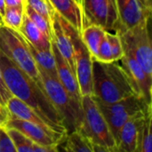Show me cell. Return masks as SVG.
Masks as SVG:
<instances>
[{"mask_svg": "<svg viewBox=\"0 0 152 152\" xmlns=\"http://www.w3.org/2000/svg\"><path fill=\"white\" fill-rule=\"evenodd\" d=\"M13 95L12 94L10 89L8 88L4 77L2 75L1 69H0V103L1 105H3L4 107L6 108V104L7 102L12 97Z\"/></svg>", "mask_w": 152, "mask_h": 152, "instance_id": "28", "label": "cell"}, {"mask_svg": "<svg viewBox=\"0 0 152 152\" xmlns=\"http://www.w3.org/2000/svg\"><path fill=\"white\" fill-rule=\"evenodd\" d=\"M5 7H22L24 8L25 0H4Z\"/></svg>", "mask_w": 152, "mask_h": 152, "instance_id": "29", "label": "cell"}, {"mask_svg": "<svg viewBox=\"0 0 152 152\" xmlns=\"http://www.w3.org/2000/svg\"><path fill=\"white\" fill-rule=\"evenodd\" d=\"M118 28L117 33H122L142 22L151 19V8L144 6L140 0H116Z\"/></svg>", "mask_w": 152, "mask_h": 152, "instance_id": "11", "label": "cell"}, {"mask_svg": "<svg viewBox=\"0 0 152 152\" xmlns=\"http://www.w3.org/2000/svg\"><path fill=\"white\" fill-rule=\"evenodd\" d=\"M41 82L49 100L64 119L67 132L80 129L84 124L82 104L76 102L60 83L59 79L51 77L38 67Z\"/></svg>", "mask_w": 152, "mask_h": 152, "instance_id": "3", "label": "cell"}, {"mask_svg": "<svg viewBox=\"0 0 152 152\" xmlns=\"http://www.w3.org/2000/svg\"><path fill=\"white\" fill-rule=\"evenodd\" d=\"M106 30L97 25H87L80 33L84 44L88 48L93 59H96L98 55L99 45L102 39L105 36Z\"/></svg>", "mask_w": 152, "mask_h": 152, "instance_id": "19", "label": "cell"}, {"mask_svg": "<svg viewBox=\"0 0 152 152\" xmlns=\"http://www.w3.org/2000/svg\"><path fill=\"white\" fill-rule=\"evenodd\" d=\"M24 12L28 15V17L38 27V28L45 35H46L49 38H51L53 40V33H52V25H51V23L45 18H44L41 14L35 12L26 3H25V5H24Z\"/></svg>", "mask_w": 152, "mask_h": 152, "instance_id": "23", "label": "cell"}, {"mask_svg": "<svg viewBox=\"0 0 152 152\" xmlns=\"http://www.w3.org/2000/svg\"><path fill=\"white\" fill-rule=\"evenodd\" d=\"M80 4L85 27L94 24L108 32L117 33L118 14L116 0H81Z\"/></svg>", "mask_w": 152, "mask_h": 152, "instance_id": "8", "label": "cell"}, {"mask_svg": "<svg viewBox=\"0 0 152 152\" xmlns=\"http://www.w3.org/2000/svg\"><path fill=\"white\" fill-rule=\"evenodd\" d=\"M134 94L135 93L130 80L118 61L102 62L93 59L94 98L104 103H113Z\"/></svg>", "mask_w": 152, "mask_h": 152, "instance_id": "2", "label": "cell"}, {"mask_svg": "<svg viewBox=\"0 0 152 152\" xmlns=\"http://www.w3.org/2000/svg\"><path fill=\"white\" fill-rule=\"evenodd\" d=\"M52 33H53V41L56 45L59 53L63 57V59L68 62L71 69L76 74V64L74 59V50L71 39L69 34L61 26L57 12L54 11L52 20Z\"/></svg>", "mask_w": 152, "mask_h": 152, "instance_id": "14", "label": "cell"}, {"mask_svg": "<svg viewBox=\"0 0 152 152\" xmlns=\"http://www.w3.org/2000/svg\"><path fill=\"white\" fill-rule=\"evenodd\" d=\"M84 124L80 128L90 139L94 152H118L108 123L93 95L82 96Z\"/></svg>", "mask_w": 152, "mask_h": 152, "instance_id": "4", "label": "cell"}, {"mask_svg": "<svg viewBox=\"0 0 152 152\" xmlns=\"http://www.w3.org/2000/svg\"><path fill=\"white\" fill-rule=\"evenodd\" d=\"M1 25H3V17L1 16V14H0V26Z\"/></svg>", "mask_w": 152, "mask_h": 152, "instance_id": "33", "label": "cell"}, {"mask_svg": "<svg viewBox=\"0 0 152 152\" xmlns=\"http://www.w3.org/2000/svg\"><path fill=\"white\" fill-rule=\"evenodd\" d=\"M24 16V8L22 7H5L3 15V24L19 31L20 29Z\"/></svg>", "mask_w": 152, "mask_h": 152, "instance_id": "21", "label": "cell"}, {"mask_svg": "<svg viewBox=\"0 0 152 152\" xmlns=\"http://www.w3.org/2000/svg\"><path fill=\"white\" fill-rule=\"evenodd\" d=\"M95 60H98V61H102V62L113 61L111 47H110V42L107 38L106 33L101 41V44L99 45V50H98V55H97V58Z\"/></svg>", "mask_w": 152, "mask_h": 152, "instance_id": "26", "label": "cell"}, {"mask_svg": "<svg viewBox=\"0 0 152 152\" xmlns=\"http://www.w3.org/2000/svg\"><path fill=\"white\" fill-rule=\"evenodd\" d=\"M152 107L147 110L145 119L141 127L137 152H151Z\"/></svg>", "mask_w": 152, "mask_h": 152, "instance_id": "20", "label": "cell"}, {"mask_svg": "<svg viewBox=\"0 0 152 152\" xmlns=\"http://www.w3.org/2000/svg\"><path fill=\"white\" fill-rule=\"evenodd\" d=\"M51 5L79 33L85 27L81 5L76 0H49Z\"/></svg>", "mask_w": 152, "mask_h": 152, "instance_id": "15", "label": "cell"}, {"mask_svg": "<svg viewBox=\"0 0 152 152\" xmlns=\"http://www.w3.org/2000/svg\"><path fill=\"white\" fill-rule=\"evenodd\" d=\"M5 127V126H4ZM17 152H33L34 142L15 128L5 127Z\"/></svg>", "mask_w": 152, "mask_h": 152, "instance_id": "22", "label": "cell"}, {"mask_svg": "<svg viewBox=\"0 0 152 152\" xmlns=\"http://www.w3.org/2000/svg\"><path fill=\"white\" fill-rule=\"evenodd\" d=\"M52 51L54 55L58 79L60 83L62 85V86L68 92L69 96L76 102L82 104V95L80 93V88L77 79V76L74 73V71L71 69L68 62L61 55L53 41L52 45Z\"/></svg>", "mask_w": 152, "mask_h": 152, "instance_id": "13", "label": "cell"}, {"mask_svg": "<svg viewBox=\"0 0 152 152\" xmlns=\"http://www.w3.org/2000/svg\"><path fill=\"white\" fill-rule=\"evenodd\" d=\"M106 36L111 47L113 61H118L124 55V50L120 37L118 33H111L108 31H106Z\"/></svg>", "mask_w": 152, "mask_h": 152, "instance_id": "25", "label": "cell"}, {"mask_svg": "<svg viewBox=\"0 0 152 152\" xmlns=\"http://www.w3.org/2000/svg\"><path fill=\"white\" fill-rule=\"evenodd\" d=\"M4 126L19 130L34 143L47 147L51 149L52 151H58V146L65 140L67 136V134L47 130L38 125L14 118L12 116H10Z\"/></svg>", "mask_w": 152, "mask_h": 152, "instance_id": "9", "label": "cell"}, {"mask_svg": "<svg viewBox=\"0 0 152 152\" xmlns=\"http://www.w3.org/2000/svg\"><path fill=\"white\" fill-rule=\"evenodd\" d=\"M64 151L69 152H94V147L82 129H76L68 133L65 140L59 145Z\"/></svg>", "mask_w": 152, "mask_h": 152, "instance_id": "17", "label": "cell"}, {"mask_svg": "<svg viewBox=\"0 0 152 152\" xmlns=\"http://www.w3.org/2000/svg\"><path fill=\"white\" fill-rule=\"evenodd\" d=\"M25 3L28 4L35 12L45 18L52 25L54 9L48 0H25Z\"/></svg>", "mask_w": 152, "mask_h": 152, "instance_id": "24", "label": "cell"}, {"mask_svg": "<svg viewBox=\"0 0 152 152\" xmlns=\"http://www.w3.org/2000/svg\"><path fill=\"white\" fill-rule=\"evenodd\" d=\"M149 21L150 19L144 20L138 25L118 34L122 42L124 53L131 54L143 70L152 77V50Z\"/></svg>", "mask_w": 152, "mask_h": 152, "instance_id": "6", "label": "cell"}, {"mask_svg": "<svg viewBox=\"0 0 152 152\" xmlns=\"http://www.w3.org/2000/svg\"><path fill=\"white\" fill-rule=\"evenodd\" d=\"M19 32L35 47L41 50H52L53 40L45 35L24 12L23 21Z\"/></svg>", "mask_w": 152, "mask_h": 152, "instance_id": "16", "label": "cell"}, {"mask_svg": "<svg viewBox=\"0 0 152 152\" xmlns=\"http://www.w3.org/2000/svg\"><path fill=\"white\" fill-rule=\"evenodd\" d=\"M76 2H77V3H78L79 4H81V0H76ZM80 5H81V4H80Z\"/></svg>", "mask_w": 152, "mask_h": 152, "instance_id": "34", "label": "cell"}, {"mask_svg": "<svg viewBox=\"0 0 152 152\" xmlns=\"http://www.w3.org/2000/svg\"><path fill=\"white\" fill-rule=\"evenodd\" d=\"M118 61L125 69L135 94L143 98L147 103L151 104L152 77L143 70L137 61L129 53H124Z\"/></svg>", "mask_w": 152, "mask_h": 152, "instance_id": "10", "label": "cell"}, {"mask_svg": "<svg viewBox=\"0 0 152 152\" xmlns=\"http://www.w3.org/2000/svg\"><path fill=\"white\" fill-rule=\"evenodd\" d=\"M140 2H141L144 6H146V7H148V8H151L152 9V4H150L147 0H140Z\"/></svg>", "mask_w": 152, "mask_h": 152, "instance_id": "32", "label": "cell"}, {"mask_svg": "<svg viewBox=\"0 0 152 152\" xmlns=\"http://www.w3.org/2000/svg\"><path fill=\"white\" fill-rule=\"evenodd\" d=\"M57 16L61 26L69 34L72 42L76 64V76L79 85L81 95H93V57L88 48L84 44L80 33L58 12Z\"/></svg>", "mask_w": 152, "mask_h": 152, "instance_id": "7", "label": "cell"}, {"mask_svg": "<svg viewBox=\"0 0 152 152\" xmlns=\"http://www.w3.org/2000/svg\"><path fill=\"white\" fill-rule=\"evenodd\" d=\"M0 152H17L4 126H0Z\"/></svg>", "mask_w": 152, "mask_h": 152, "instance_id": "27", "label": "cell"}, {"mask_svg": "<svg viewBox=\"0 0 152 152\" xmlns=\"http://www.w3.org/2000/svg\"><path fill=\"white\" fill-rule=\"evenodd\" d=\"M0 69L13 96L33 109L53 131L68 134L64 119L49 100L44 88L21 70L1 50Z\"/></svg>", "mask_w": 152, "mask_h": 152, "instance_id": "1", "label": "cell"}, {"mask_svg": "<svg viewBox=\"0 0 152 152\" xmlns=\"http://www.w3.org/2000/svg\"><path fill=\"white\" fill-rule=\"evenodd\" d=\"M4 9H5V4H4V0H0V14L3 17L4 13Z\"/></svg>", "mask_w": 152, "mask_h": 152, "instance_id": "31", "label": "cell"}, {"mask_svg": "<svg viewBox=\"0 0 152 152\" xmlns=\"http://www.w3.org/2000/svg\"><path fill=\"white\" fill-rule=\"evenodd\" d=\"M147 1H148V2H149L150 4H151V0H147Z\"/></svg>", "mask_w": 152, "mask_h": 152, "instance_id": "36", "label": "cell"}, {"mask_svg": "<svg viewBox=\"0 0 152 152\" xmlns=\"http://www.w3.org/2000/svg\"><path fill=\"white\" fill-rule=\"evenodd\" d=\"M48 1H49V0H48Z\"/></svg>", "mask_w": 152, "mask_h": 152, "instance_id": "37", "label": "cell"}, {"mask_svg": "<svg viewBox=\"0 0 152 152\" xmlns=\"http://www.w3.org/2000/svg\"><path fill=\"white\" fill-rule=\"evenodd\" d=\"M0 126H4V125H3V123L1 121H0Z\"/></svg>", "mask_w": 152, "mask_h": 152, "instance_id": "35", "label": "cell"}, {"mask_svg": "<svg viewBox=\"0 0 152 152\" xmlns=\"http://www.w3.org/2000/svg\"><path fill=\"white\" fill-rule=\"evenodd\" d=\"M0 50L21 70L43 87L37 65L28 50L24 37L19 31L4 24L1 25Z\"/></svg>", "mask_w": 152, "mask_h": 152, "instance_id": "5", "label": "cell"}, {"mask_svg": "<svg viewBox=\"0 0 152 152\" xmlns=\"http://www.w3.org/2000/svg\"><path fill=\"white\" fill-rule=\"evenodd\" d=\"M9 118H10V113H9L8 110L5 107H4L3 105H1V103H0V121L3 123L4 126L5 125V123L9 119Z\"/></svg>", "mask_w": 152, "mask_h": 152, "instance_id": "30", "label": "cell"}, {"mask_svg": "<svg viewBox=\"0 0 152 152\" xmlns=\"http://www.w3.org/2000/svg\"><path fill=\"white\" fill-rule=\"evenodd\" d=\"M151 107V105L147 110L134 114L124 124L118 136V152H137L140 130L145 119L147 110Z\"/></svg>", "mask_w": 152, "mask_h": 152, "instance_id": "12", "label": "cell"}, {"mask_svg": "<svg viewBox=\"0 0 152 152\" xmlns=\"http://www.w3.org/2000/svg\"><path fill=\"white\" fill-rule=\"evenodd\" d=\"M24 39L27 43L28 50H29L34 61H36L37 65L38 67H40L42 69H44L51 77L58 79L56 62H55V59H54V55H53V51L52 50L47 51V50L38 49V48L35 47L31 43H29L25 37H24Z\"/></svg>", "mask_w": 152, "mask_h": 152, "instance_id": "18", "label": "cell"}]
</instances>
